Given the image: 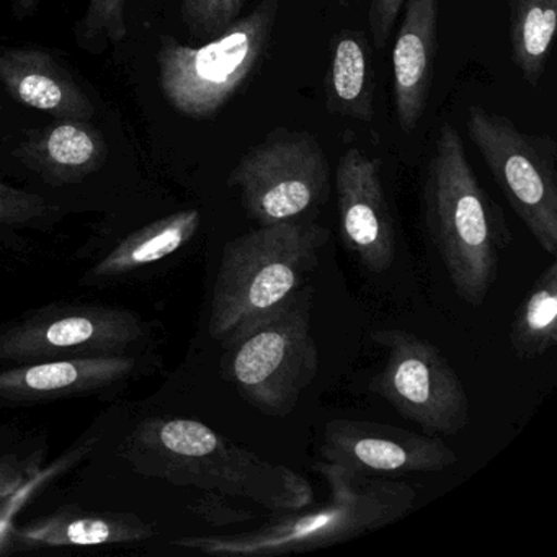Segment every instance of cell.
<instances>
[{"instance_id":"cell-21","label":"cell","mask_w":557,"mask_h":557,"mask_svg":"<svg viewBox=\"0 0 557 557\" xmlns=\"http://www.w3.org/2000/svg\"><path fill=\"white\" fill-rule=\"evenodd\" d=\"M511 58L530 86H537L553 48L557 0H508Z\"/></svg>"},{"instance_id":"cell-25","label":"cell","mask_w":557,"mask_h":557,"mask_svg":"<svg viewBox=\"0 0 557 557\" xmlns=\"http://www.w3.org/2000/svg\"><path fill=\"white\" fill-rule=\"evenodd\" d=\"M227 495L205 492L203 497L195 504V513L200 515L205 521L214 527H227V524L244 523L256 520V513L246 507H236L231 504Z\"/></svg>"},{"instance_id":"cell-15","label":"cell","mask_w":557,"mask_h":557,"mask_svg":"<svg viewBox=\"0 0 557 557\" xmlns=\"http://www.w3.org/2000/svg\"><path fill=\"white\" fill-rule=\"evenodd\" d=\"M0 83L22 106L57 120H92L96 115V107L76 77L48 51L0 48Z\"/></svg>"},{"instance_id":"cell-16","label":"cell","mask_w":557,"mask_h":557,"mask_svg":"<svg viewBox=\"0 0 557 557\" xmlns=\"http://www.w3.org/2000/svg\"><path fill=\"white\" fill-rule=\"evenodd\" d=\"M14 156L47 184L64 187L81 184L99 171L109 145L90 120H57L28 133Z\"/></svg>"},{"instance_id":"cell-6","label":"cell","mask_w":557,"mask_h":557,"mask_svg":"<svg viewBox=\"0 0 557 557\" xmlns=\"http://www.w3.org/2000/svg\"><path fill=\"white\" fill-rule=\"evenodd\" d=\"M278 11L280 0H260L252 12L201 47L162 38L159 84L169 106L195 120L221 112L262 64Z\"/></svg>"},{"instance_id":"cell-14","label":"cell","mask_w":557,"mask_h":557,"mask_svg":"<svg viewBox=\"0 0 557 557\" xmlns=\"http://www.w3.org/2000/svg\"><path fill=\"white\" fill-rule=\"evenodd\" d=\"M436 40L438 0H406L393 48L394 109L406 133L416 132L429 106Z\"/></svg>"},{"instance_id":"cell-20","label":"cell","mask_w":557,"mask_h":557,"mask_svg":"<svg viewBox=\"0 0 557 557\" xmlns=\"http://www.w3.org/2000/svg\"><path fill=\"white\" fill-rule=\"evenodd\" d=\"M510 345L520 360H534L557 345V262L553 260L534 280L515 311Z\"/></svg>"},{"instance_id":"cell-26","label":"cell","mask_w":557,"mask_h":557,"mask_svg":"<svg viewBox=\"0 0 557 557\" xmlns=\"http://www.w3.org/2000/svg\"><path fill=\"white\" fill-rule=\"evenodd\" d=\"M406 0H370L368 4V27L374 48L383 50L389 44L391 35L396 28L397 18Z\"/></svg>"},{"instance_id":"cell-5","label":"cell","mask_w":557,"mask_h":557,"mask_svg":"<svg viewBox=\"0 0 557 557\" xmlns=\"http://www.w3.org/2000/svg\"><path fill=\"white\" fill-rule=\"evenodd\" d=\"M312 301L314 288L308 283L285 305L223 342L221 376L263 416L288 417L318 376Z\"/></svg>"},{"instance_id":"cell-2","label":"cell","mask_w":557,"mask_h":557,"mask_svg":"<svg viewBox=\"0 0 557 557\" xmlns=\"http://www.w3.org/2000/svg\"><path fill=\"white\" fill-rule=\"evenodd\" d=\"M314 471L327 482L325 504L273 513L256 530L187 536L172 544L220 557L308 553L374 533L403 520L416 507V488L407 482L355 474L325 459L315 462Z\"/></svg>"},{"instance_id":"cell-19","label":"cell","mask_w":557,"mask_h":557,"mask_svg":"<svg viewBox=\"0 0 557 557\" xmlns=\"http://www.w3.org/2000/svg\"><path fill=\"white\" fill-rule=\"evenodd\" d=\"M324 92L332 115L355 122H371L376 115V81L370 45L361 32L344 28L332 37Z\"/></svg>"},{"instance_id":"cell-9","label":"cell","mask_w":557,"mask_h":557,"mask_svg":"<svg viewBox=\"0 0 557 557\" xmlns=\"http://www.w3.org/2000/svg\"><path fill=\"white\" fill-rule=\"evenodd\" d=\"M468 135L508 205L541 249L557 256V149L484 107L469 109Z\"/></svg>"},{"instance_id":"cell-8","label":"cell","mask_w":557,"mask_h":557,"mask_svg":"<svg viewBox=\"0 0 557 557\" xmlns=\"http://www.w3.org/2000/svg\"><path fill=\"white\" fill-rule=\"evenodd\" d=\"M227 185L260 226L292 223L325 203L331 165L312 133L276 128L240 156Z\"/></svg>"},{"instance_id":"cell-23","label":"cell","mask_w":557,"mask_h":557,"mask_svg":"<svg viewBox=\"0 0 557 557\" xmlns=\"http://www.w3.org/2000/svg\"><path fill=\"white\" fill-rule=\"evenodd\" d=\"M63 218V208L41 195L0 182V236L44 230Z\"/></svg>"},{"instance_id":"cell-24","label":"cell","mask_w":557,"mask_h":557,"mask_svg":"<svg viewBox=\"0 0 557 557\" xmlns=\"http://www.w3.org/2000/svg\"><path fill=\"white\" fill-rule=\"evenodd\" d=\"M247 0H181V14L195 40L223 34L243 14Z\"/></svg>"},{"instance_id":"cell-17","label":"cell","mask_w":557,"mask_h":557,"mask_svg":"<svg viewBox=\"0 0 557 557\" xmlns=\"http://www.w3.org/2000/svg\"><path fill=\"white\" fill-rule=\"evenodd\" d=\"M151 524L138 515L123 511L84 510L66 507L15 530L25 547L110 546L149 540Z\"/></svg>"},{"instance_id":"cell-29","label":"cell","mask_w":557,"mask_h":557,"mask_svg":"<svg viewBox=\"0 0 557 557\" xmlns=\"http://www.w3.org/2000/svg\"><path fill=\"white\" fill-rule=\"evenodd\" d=\"M341 5H350L354 4L355 0H337Z\"/></svg>"},{"instance_id":"cell-10","label":"cell","mask_w":557,"mask_h":557,"mask_svg":"<svg viewBox=\"0 0 557 557\" xmlns=\"http://www.w3.org/2000/svg\"><path fill=\"white\" fill-rule=\"evenodd\" d=\"M371 341L387 354L368 384L371 393L429 435H458L469 425L465 384L436 345L403 329L371 332Z\"/></svg>"},{"instance_id":"cell-22","label":"cell","mask_w":557,"mask_h":557,"mask_svg":"<svg viewBox=\"0 0 557 557\" xmlns=\"http://www.w3.org/2000/svg\"><path fill=\"white\" fill-rule=\"evenodd\" d=\"M128 0H87L86 12L76 25V44L89 54H102L123 44L128 34L126 25Z\"/></svg>"},{"instance_id":"cell-13","label":"cell","mask_w":557,"mask_h":557,"mask_svg":"<svg viewBox=\"0 0 557 557\" xmlns=\"http://www.w3.org/2000/svg\"><path fill=\"white\" fill-rule=\"evenodd\" d=\"M335 191L345 246L368 272H386L396 259V227L380 159L358 148L347 149L338 159Z\"/></svg>"},{"instance_id":"cell-18","label":"cell","mask_w":557,"mask_h":557,"mask_svg":"<svg viewBox=\"0 0 557 557\" xmlns=\"http://www.w3.org/2000/svg\"><path fill=\"white\" fill-rule=\"evenodd\" d=\"M200 223L201 214L198 210L177 211L152 221L120 240L84 275L83 285H109L174 256L194 239Z\"/></svg>"},{"instance_id":"cell-11","label":"cell","mask_w":557,"mask_h":557,"mask_svg":"<svg viewBox=\"0 0 557 557\" xmlns=\"http://www.w3.org/2000/svg\"><path fill=\"white\" fill-rule=\"evenodd\" d=\"M321 456L325 461L364 475L440 472L459 461L455 449L438 435L348 419L325 423Z\"/></svg>"},{"instance_id":"cell-7","label":"cell","mask_w":557,"mask_h":557,"mask_svg":"<svg viewBox=\"0 0 557 557\" xmlns=\"http://www.w3.org/2000/svg\"><path fill=\"white\" fill-rule=\"evenodd\" d=\"M152 331L132 309L53 302L0 325V367L151 354Z\"/></svg>"},{"instance_id":"cell-27","label":"cell","mask_w":557,"mask_h":557,"mask_svg":"<svg viewBox=\"0 0 557 557\" xmlns=\"http://www.w3.org/2000/svg\"><path fill=\"white\" fill-rule=\"evenodd\" d=\"M40 4L41 0H12V17L15 21H25L35 15Z\"/></svg>"},{"instance_id":"cell-12","label":"cell","mask_w":557,"mask_h":557,"mask_svg":"<svg viewBox=\"0 0 557 557\" xmlns=\"http://www.w3.org/2000/svg\"><path fill=\"white\" fill-rule=\"evenodd\" d=\"M151 354L67 358L0 367V407H32L107 394L151 373Z\"/></svg>"},{"instance_id":"cell-3","label":"cell","mask_w":557,"mask_h":557,"mask_svg":"<svg viewBox=\"0 0 557 557\" xmlns=\"http://www.w3.org/2000/svg\"><path fill=\"white\" fill-rule=\"evenodd\" d=\"M423 221L462 301L479 308L498 275L510 234L471 168L458 129L443 123L426 168Z\"/></svg>"},{"instance_id":"cell-4","label":"cell","mask_w":557,"mask_h":557,"mask_svg":"<svg viewBox=\"0 0 557 557\" xmlns=\"http://www.w3.org/2000/svg\"><path fill=\"white\" fill-rule=\"evenodd\" d=\"M331 231L309 221L270 224L227 240L221 253L208 334L223 344L308 285Z\"/></svg>"},{"instance_id":"cell-1","label":"cell","mask_w":557,"mask_h":557,"mask_svg":"<svg viewBox=\"0 0 557 557\" xmlns=\"http://www.w3.org/2000/svg\"><path fill=\"white\" fill-rule=\"evenodd\" d=\"M119 456L146 478L243 498L272 513L301 510L314 502L305 475L260 458L198 420L148 417L126 436Z\"/></svg>"},{"instance_id":"cell-28","label":"cell","mask_w":557,"mask_h":557,"mask_svg":"<svg viewBox=\"0 0 557 557\" xmlns=\"http://www.w3.org/2000/svg\"><path fill=\"white\" fill-rule=\"evenodd\" d=\"M9 475L5 474L4 466L0 462V495L5 494L4 491H9Z\"/></svg>"}]
</instances>
